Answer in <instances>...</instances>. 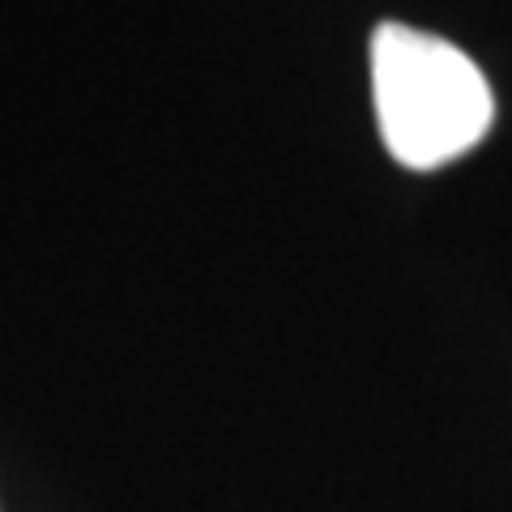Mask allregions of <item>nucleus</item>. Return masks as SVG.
I'll return each instance as SVG.
<instances>
[{
  "mask_svg": "<svg viewBox=\"0 0 512 512\" xmlns=\"http://www.w3.org/2000/svg\"><path fill=\"white\" fill-rule=\"evenodd\" d=\"M372 94L384 150L410 171L470 154L495 124L483 69L457 43L402 22H384L372 39Z\"/></svg>",
  "mask_w": 512,
  "mask_h": 512,
  "instance_id": "nucleus-1",
  "label": "nucleus"
}]
</instances>
